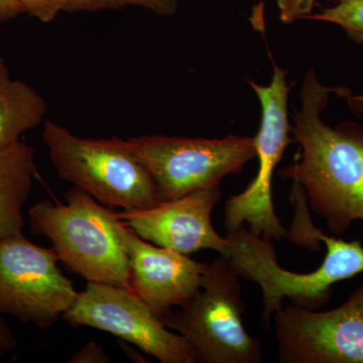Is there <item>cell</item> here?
<instances>
[{"label":"cell","mask_w":363,"mask_h":363,"mask_svg":"<svg viewBox=\"0 0 363 363\" xmlns=\"http://www.w3.org/2000/svg\"><path fill=\"white\" fill-rule=\"evenodd\" d=\"M62 319L71 326L108 332L162 363L198 362L192 345L167 328L147 305L123 286L88 281Z\"/></svg>","instance_id":"9"},{"label":"cell","mask_w":363,"mask_h":363,"mask_svg":"<svg viewBox=\"0 0 363 363\" xmlns=\"http://www.w3.org/2000/svg\"><path fill=\"white\" fill-rule=\"evenodd\" d=\"M281 363H363V284L329 311L290 305L274 315Z\"/></svg>","instance_id":"10"},{"label":"cell","mask_w":363,"mask_h":363,"mask_svg":"<svg viewBox=\"0 0 363 363\" xmlns=\"http://www.w3.org/2000/svg\"><path fill=\"white\" fill-rule=\"evenodd\" d=\"M228 252L240 278L259 284L264 298L262 320L267 328L272 318L288 298L292 305L319 310L330 300L333 286L363 272V245L360 240L345 241L315 228L312 238L322 241L326 255L318 269L310 272L288 271L279 266L274 241L242 226L227 231Z\"/></svg>","instance_id":"2"},{"label":"cell","mask_w":363,"mask_h":363,"mask_svg":"<svg viewBox=\"0 0 363 363\" xmlns=\"http://www.w3.org/2000/svg\"><path fill=\"white\" fill-rule=\"evenodd\" d=\"M336 91L322 84L314 70L306 74L291 130L300 152L279 176L301 189L328 230L339 236L363 221V126L344 121L331 128L322 121Z\"/></svg>","instance_id":"1"},{"label":"cell","mask_w":363,"mask_h":363,"mask_svg":"<svg viewBox=\"0 0 363 363\" xmlns=\"http://www.w3.org/2000/svg\"><path fill=\"white\" fill-rule=\"evenodd\" d=\"M47 111L45 98L26 83L13 80L0 59V147L18 142L26 131L42 123Z\"/></svg>","instance_id":"14"},{"label":"cell","mask_w":363,"mask_h":363,"mask_svg":"<svg viewBox=\"0 0 363 363\" xmlns=\"http://www.w3.org/2000/svg\"><path fill=\"white\" fill-rule=\"evenodd\" d=\"M108 355L105 353L104 348L98 345L97 343L90 341L86 344L82 350L76 352L72 357L70 362L72 363H104L109 362Z\"/></svg>","instance_id":"19"},{"label":"cell","mask_w":363,"mask_h":363,"mask_svg":"<svg viewBox=\"0 0 363 363\" xmlns=\"http://www.w3.org/2000/svg\"><path fill=\"white\" fill-rule=\"evenodd\" d=\"M336 94L346 100L348 107L355 116L363 118V94L353 95L351 91L345 87H339Z\"/></svg>","instance_id":"21"},{"label":"cell","mask_w":363,"mask_h":363,"mask_svg":"<svg viewBox=\"0 0 363 363\" xmlns=\"http://www.w3.org/2000/svg\"><path fill=\"white\" fill-rule=\"evenodd\" d=\"M125 6L142 7L161 16H172L178 11L177 0H70L66 11L81 13L108 11Z\"/></svg>","instance_id":"16"},{"label":"cell","mask_w":363,"mask_h":363,"mask_svg":"<svg viewBox=\"0 0 363 363\" xmlns=\"http://www.w3.org/2000/svg\"><path fill=\"white\" fill-rule=\"evenodd\" d=\"M65 200L30 207L33 233L49 238L59 259L86 281L130 289V259L117 230V212L76 187Z\"/></svg>","instance_id":"3"},{"label":"cell","mask_w":363,"mask_h":363,"mask_svg":"<svg viewBox=\"0 0 363 363\" xmlns=\"http://www.w3.org/2000/svg\"><path fill=\"white\" fill-rule=\"evenodd\" d=\"M23 13L18 0H0V23L16 18Z\"/></svg>","instance_id":"22"},{"label":"cell","mask_w":363,"mask_h":363,"mask_svg":"<svg viewBox=\"0 0 363 363\" xmlns=\"http://www.w3.org/2000/svg\"><path fill=\"white\" fill-rule=\"evenodd\" d=\"M18 345L16 336L6 320L0 315V358L11 352Z\"/></svg>","instance_id":"20"},{"label":"cell","mask_w":363,"mask_h":363,"mask_svg":"<svg viewBox=\"0 0 363 363\" xmlns=\"http://www.w3.org/2000/svg\"><path fill=\"white\" fill-rule=\"evenodd\" d=\"M240 276L219 255L208 264L201 288L161 321L194 348L198 362L259 363L262 342L243 324L245 303Z\"/></svg>","instance_id":"5"},{"label":"cell","mask_w":363,"mask_h":363,"mask_svg":"<svg viewBox=\"0 0 363 363\" xmlns=\"http://www.w3.org/2000/svg\"><path fill=\"white\" fill-rule=\"evenodd\" d=\"M43 138L62 180L80 189L104 206L124 211L156 206V186L125 140L83 138L65 126L45 121Z\"/></svg>","instance_id":"4"},{"label":"cell","mask_w":363,"mask_h":363,"mask_svg":"<svg viewBox=\"0 0 363 363\" xmlns=\"http://www.w3.org/2000/svg\"><path fill=\"white\" fill-rule=\"evenodd\" d=\"M23 13L45 23L56 20L61 11H66L70 0H18Z\"/></svg>","instance_id":"17"},{"label":"cell","mask_w":363,"mask_h":363,"mask_svg":"<svg viewBox=\"0 0 363 363\" xmlns=\"http://www.w3.org/2000/svg\"><path fill=\"white\" fill-rule=\"evenodd\" d=\"M154 180L160 201L220 187L257 157L255 138H188L143 135L125 140Z\"/></svg>","instance_id":"6"},{"label":"cell","mask_w":363,"mask_h":363,"mask_svg":"<svg viewBox=\"0 0 363 363\" xmlns=\"http://www.w3.org/2000/svg\"><path fill=\"white\" fill-rule=\"evenodd\" d=\"M54 248L23 234L0 238V315L51 328L77 300L73 281L59 269Z\"/></svg>","instance_id":"8"},{"label":"cell","mask_w":363,"mask_h":363,"mask_svg":"<svg viewBox=\"0 0 363 363\" xmlns=\"http://www.w3.org/2000/svg\"><path fill=\"white\" fill-rule=\"evenodd\" d=\"M250 85L262 104V123L255 138L259 171L245 191L226 202L223 223L227 231L247 223L253 233L266 240L281 241L288 238L289 230L274 211L272 183L274 169L283 159L286 147L293 143L288 117V97L292 86L286 82V72L274 64L269 85H259L253 81H250Z\"/></svg>","instance_id":"7"},{"label":"cell","mask_w":363,"mask_h":363,"mask_svg":"<svg viewBox=\"0 0 363 363\" xmlns=\"http://www.w3.org/2000/svg\"><path fill=\"white\" fill-rule=\"evenodd\" d=\"M316 0H277L279 18L285 23H293L298 20H307L313 13Z\"/></svg>","instance_id":"18"},{"label":"cell","mask_w":363,"mask_h":363,"mask_svg":"<svg viewBox=\"0 0 363 363\" xmlns=\"http://www.w3.org/2000/svg\"><path fill=\"white\" fill-rule=\"evenodd\" d=\"M117 230L130 259V289L160 320L200 290L208 262L143 240L121 219Z\"/></svg>","instance_id":"11"},{"label":"cell","mask_w":363,"mask_h":363,"mask_svg":"<svg viewBox=\"0 0 363 363\" xmlns=\"http://www.w3.org/2000/svg\"><path fill=\"white\" fill-rule=\"evenodd\" d=\"M221 198L220 187L197 191L178 199L160 201L143 210L117 212L143 240L183 255L211 250L228 252V240L215 230L212 212Z\"/></svg>","instance_id":"12"},{"label":"cell","mask_w":363,"mask_h":363,"mask_svg":"<svg viewBox=\"0 0 363 363\" xmlns=\"http://www.w3.org/2000/svg\"><path fill=\"white\" fill-rule=\"evenodd\" d=\"M38 177L30 145L18 140L0 147V238L23 234V208Z\"/></svg>","instance_id":"13"},{"label":"cell","mask_w":363,"mask_h":363,"mask_svg":"<svg viewBox=\"0 0 363 363\" xmlns=\"http://www.w3.org/2000/svg\"><path fill=\"white\" fill-rule=\"evenodd\" d=\"M307 20L326 21L341 26L350 40L363 44V0H339L335 6L310 14Z\"/></svg>","instance_id":"15"}]
</instances>
